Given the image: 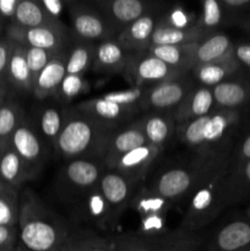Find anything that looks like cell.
Listing matches in <instances>:
<instances>
[{
  "instance_id": "obj_17",
  "label": "cell",
  "mask_w": 250,
  "mask_h": 251,
  "mask_svg": "<svg viewBox=\"0 0 250 251\" xmlns=\"http://www.w3.org/2000/svg\"><path fill=\"white\" fill-rule=\"evenodd\" d=\"M146 144V137L140 127L139 122L132 123L122 129L114 130L108 139L102 158L105 169L108 171L113 169L114 164L123 154Z\"/></svg>"
},
{
  "instance_id": "obj_45",
  "label": "cell",
  "mask_w": 250,
  "mask_h": 251,
  "mask_svg": "<svg viewBox=\"0 0 250 251\" xmlns=\"http://www.w3.org/2000/svg\"><path fill=\"white\" fill-rule=\"evenodd\" d=\"M19 245V228L0 226V251H16Z\"/></svg>"
},
{
  "instance_id": "obj_24",
  "label": "cell",
  "mask_w": 250,
  "mask_h": 251,
  "mask_svg": "<svg viewBox=\"0 0 250 251\" xmlns=\"http://www.w3.org/2000/svg\"><path fill=\"white\" fill-rule=\"evenodd\" d=\"M147 144L156 147L159 151L166 147V145L173 137L176 125L172 114L169 113L153 112L137 120Z\"/></svg>"
},
{
  "instance_id": "obj_12",
  "label": "cell",
  "mask_w": 250,
  "mask_h": 251,
  "mask_svg": "<svg viewBox=\"0 0 250 251\" xmlns=\"http://www.w3.org/2000/svg\"><path fill=\"white\" fill-rule=\"evenodd\" d=\"M194 88L193 81L185 75L151 86L147 90L145 108L156 112H173Z\"/></svg>"
},
{
  "instance_id": "obj_32",
  "label": "cell",
  "mask_w": 250,
  "mask_h": 251,
  "mask_svg": "<svg viewBox=\"0 0 250 251\" xmlns=\"http://www.w3.org/2000/svg\"><path fill=\"white\" fill-rule=\"evenodd\" d=\"M195 44H183V46H150L149 53L156 56L163 63L168 64L183 73H188L194 68L193 54Z\"/></svg>"
},
{
  "instance_id": "obj_25",
  "label": "cell",
  "mask_w": 250,
  "mask_h": 251,
  "mask_svg": "<svg viewBox=\"0 0 250 251\" xmlns=\"http://www.w3.org/2000/svg\"><path fill=\"white\" fill-rule=\"evenodd\" d=\"M66 51L61 50L48 63L37 77L33 86V95L37 100H46L56 96L59 87L66 76Z\"/></svg>"
},
{
  "instance_id": "obj_11",
  "label": "cell",
  "mask_w": 250,
  "mask_h": 251,
  "mask_svg": "<svg viewBox=\"0 0 250 251\" xmlns=\"http://www.w3.org/2000/svg\"><path fill=\"white\" fill-rule=\"evenodd\" d=\"M98 189L109 206L113 225L115 227L123 213L130 207L132 196L136 193V184L131 183L118 172L107 169L100 176Z\"/></svg>"
},
{
  "instance_id": "obj_52",
  "label": "cell",
  "mask_w": 250,
  "mask_h": 251,
  "mask_svg": "<svg viewBox=\"0 0 250 251\" xmlns=\"http://www.w3.org/2000/svg\"><path fill=\"white\" fill-rule=\"evenodd\" d=\"M240 25H242V27L245 29V31L250 33V15L245 16L244 19H242V24Z\"/></svg>"
},
{
  "instance_id": "obj_40",
  "label": "cell",
  "mask_w": 250,
  "mask_h": 251,
  "mask_svg": "<svg viewBox=\"0 0 250 251\" xmlns=\"http://www.w3.org/2000/svg\"><path fill=\"white\" fill-rule=\"evenodd\" d=\"M227 19H229V17H228L221 1L205 0V1L201 2V14L198 17L196 25L203 31L212 33V31H215V28L225 24Z\"/></svg>"
},
{
  "instance_id": "obj_56",
  "label": "cell",
  "mask_w": 250,
  "mask_h": 251,
  "mask_svg": "<svg viewBox=\"0 0 250 251\" xmlns=\"http://www.w3.org/2000/svg\"><path fill=\"white\" fill-rule=\"evenodd\" d=\"M238 251H250V248L249 249H243V250H238Z\"/></svg>"
},
{
  "instance_id": "obj_30",
  "label": "cell",
  "mask_w": 250,
  "mask_h": 251,
  "mask_svg": "<svg viewBox=\"0 0 250 251\" xmlns=\"http://www.w3.org/2000/svg\"><path fill=\"white\" fill-rule=\"evenodd\" d=\"M6 81L21 92H33V78L27 64L25 47L14 43L9 65L6 71Z\"/></svg>"
},
{
  "instance_id": "obj_47",
  "label": "cell",
  "mask_w": 250,
  "mask_h": 251,
  "mask_svg": "<svg viewBox=\"0 0 250 251\" xmlns=\"http://www.w3.org/2000/svg\"><path fill=\"white\" fill-rule=\"evenodd\" d=\"M12 46L14 43L9 41L6 37L4 39H0V85H5L6 82V71L12 51Z\"/></svg>"
},
{
  "instance_id": "obj_22",
  "label": "cell",
  "mask_w": 250,
  "mask_h": 251,
  "mask_svg": "<svg viewBox=\"0 0 250 251\" xmlns=\"http://www.w3.org/2000/svg\"><path fill=\"white\" fill-rule=\"evenodd\" d=\"M234 56V43L225 33H211L195 44L194 66L227 60Z\"/></svg>"
},
{
  "instance_id": "obj_3",
  "label": "cell",
  "mask_w": 250,
  "mask_h": 251,
  "mask_svg": "<svg viewBox=\"0 0 250 251\" xmlns=\"http://www.w3.org/2000/svg\"><path fill=\"white\" fill-rule=\"evenodd\" d=\"M112 132L76 108H71L64 110V124L54 149L66 162L81 158L102 161Z\"/></svg>"
},
{
  "instance_id": "obj_19",
  "label": "cell",
  "mask_w": 250,
  "mask_h": 251,
  "mask_svg": "<svg viewBox=\"0 0 250 251\" xmlns=\"http://www.w3.org/2000/svg\"><path fill=\"white\" fill-rule=\"evenodd\" d=\"M217 108L213 100L212 90L200 86V87L193 88L186 95L183 102L172 112V118L175 125H180L211 114Z\"/></svg>"
},
{
  "instance_id": "obj_5",
  "label": "cell",
  "mask_w": 250,
  "mask_h": 251,
  "mask_svg": "<svg viewBox=\"0 0 250 251\" xmlns=\"http://www.w3.org/2000/svg\"><path fill=\"white\" fill-rule=\"evenodd\" d=\"M228 153L216 156H198L189 164L174 166L162 171L150 188L168 201L172 206L188 201L199 181L212 169L218 162L227 158Z\"/></svg>"
},
{
  "instance_id": "obj_16",
  "label": "cell",
  "mask_w": 250,
  "mask_h": 251,
  "mask_svg": "<svg viewBox=\"0 0 250 251\" xmlns=\"http://www.w3.org/2000/svg\"><path fill=\"white\" fill-rule=\"evenodd\" d=\"M161 17L153 11L144 15L117 34V41L130 54L137 55L149 50L154 28Z\"/></svg>"
},
{
  "instance_id": "obj_7",
  "label": "cell",
  "mask_w": 250,
  "mask_h": 251,
  "mask_svg": "<svg viewBox=\"0 0 250 251\" xmlns=\"http://www.w3.org/2000/svg\"><path fill=\"white\" fill-rule=\"evenodd\" d=\"M107 171L100 159L81 158L66 162L59 174V189L74 206L93 188Z\"/></svg>"
},
{
  "instance_id": "obj_55",
  "label": "cell",
  "mask_w": 250,
  "mask_h": 251,
  "mask_svg": "<svg viewBox=\"0 0 250 251\" xmlns=\"http://www.w3.org/2000/svg\"><path fill=\"white\" fill-rule=\"evenodd\" d=\"M247 220L250 221V205H249V207H248V210H247Z\"/></svg>"
},
{
  "instance_id": "obj_26",
  "label": "cell",
  "mask_w": 250,
  "mask_h": 251,
  "mask_svg": "<svg viewBox=\"0 0 250 251\" xmlns=\"http://www.w3.org/2000/svg\"><path fill=\"white\" fill-rule=\"evenodd\" d=\"M211 90L217 109L238 110L250 100V82L248 81L229 78Z\"/></svg>"
},
{
  "instance_id": "obj_21",
  "label": "cell",
  "mask_w": 250,
  "mask_h": 251,
  "mask_svg": "<svg viewBox=\"0 0 250 251\" xmlns=\"http://www.w3.org/2000/svg\"><path fill=\"white\" fill-rule=\"evenodd\" d=\"M250 248V221L235 220L221 228L207 251H238Z\"/></svg>"
},
{
  "instance_id": "obj_39",
  "label": "cell",
  "mask_w": 250,
  "mask_h": 251,
  "mask_svg": "<svg viewBox=\"0 0 250 251\" xmlns=\"http://www.w3.org/2000/svg\"><path fill=\"white\" fill-rule=\"evenodd\" d=\"M64 124V112L55 107H44L38 115V129L47 142L55 146Z\"/></svg>"
},
{
  "instance_id": "obj_29",
  "label": "cell",
  "mask_w": 250,
  "mask_h": 251,
  "mask_svg": "<svg viewBox=\"0 0 250 251\" xmlns=\"http://www.w3.org/2000/svg\"><path fill=\"white\" fill-rule=\"evenodd\" d=\"M31 179H33V176L11 146L0 150V180L2 183L19 189Z\"/></svg>"
},
{
  "instance_id": "obj_8",
  "label": "cell",
  "mask_w": 250,
  "mask_h": 251,
  "mask_svg": "<svg viewBox=\"0 0 250 251\" xmlns=\"http://www.w3.org/2000/svg\"><path fill=\"white\" fill-rule=\"evenodd\" d=\"M73 32L87 43H100L115 38L117 31L108 20L92 5L83 2H68ZM118 34V33H117Z\"/></svg>"
},
{
  "instance_id": "obj_57",
  "label": "cell",
  "mask_w": 250,
  "mask_h": 251,
  "mask_svg": "<svg viewBox=\"0 0 250 251\" xmlns=\"http://www.w3.org/2000/svg\"><path fill=\"white\" fill-rule=\"evenodd\" d=\"M1 184H2V181H1V180H0V186H1Z\"/></svg>"
},
{
  "instance_id": "obj_37",
  "label": "cell",
  "mask_w": 250,
  "mask_h": 251,
  "mask_svg": "<svg viewBox=\"0 0 250 251\" xmlns=\"http://www.w3.org/2000/svg\"><path fill=\"white\" fill-rule=\"evenodd\" d=\"M58 251H115L112 242L90 232H70Z\"/></svg>"
},
{
  "instance_id": "obj_54",
  "label": "cell",
  "mask_w": 250,
  "mask_h": 251,
  "mask_svg": "<svg viewBox=\"0 0 250 251\" xmlns=\"http://www.w3.org/2000/svg\"><path fill=\"white\" fill-rule=\"evenodd\" d=\"M16 251H29V250H27V249H25L24 247H21V245H17V249H16Z\"/></svg>"
},
{
  "instance_id": "obj_44",
  "label": "cell",
  "mask_w": 250,
  "mask_h": 251,
  "mask_svg": "<svg viewBox=\"0 0 250 251\" xmlns=\"http://www.w3.org/2000/svg\"><path fill=\"white\" fill-rule=\"evenodd\" d=\"M161 19L169 26L179 29L190 28V27L195 26L196 21H198V16L195 14L188 11L185 7L179 6V5L172 7Z\"/></svg>"
},
{
  "instance_id": "obj_4",
  "label": "cell",
  "mask_w": 250,
  "mask_h": 251,
  "mask_svg": "<svg viewBox=\"0 0 250 251\" xmlns=\"http://www.w3.org/2000/svg\"><path fill=\"white\" fill-rule=\"evenodd\" d=\"M238 110L216 109L199 119L176 125L179 140L198 153V156H216L227 153L225 145L239 123Z\"/></svg>"
},
{
  "instance_id": "obj_33",
  "label": "cell",
  "mask_w": 250,
  "mask_h": 251,
  "mask_svg": "<svg viewBox=\"0 0 250 251\" xmlns=\"http://www.w3.org/2000/svg\"><path fill=\"white\" fill-rule=\"evenodd\" d=\"M10 24L24 27V28H33V27L41 26H64V25L54 22L46 14L38 0H20L14 19Z\"/></svg>"
},
{
  "instance_id": "obj_20",
  "label": "cell",
  "mask_w": 250,
  "mask_h": 251,
  "mask_svg": "<svg viewBox=\"0 0 250 251\" xmlns=\"http://www.w3.org/2000/svg\"><path fill=\"white\" fill-rule=\"evenodd\" d=\"M76 216L100 229L108 230L114 228L109 206L98 186L88 191L75 206Z\"/></svg>"
},
{
  "instance_id": "obj_2",
  "label": "cell",
  "mask_w": 250,
  "mask_h": 251,
  "mask_svg": "<svg viewBox=\"0 0 250 251\" xmlns=\"http://www.w3.org/2000/svg\"><path fill=\"white\" fill-rule=\"evenodd\" d=\"M230 157L218 162L205 174L188 199L185 213L179 229L184 232H201L210 225L223 208L228 207L227 179Z\"/></svg>"
},
{
  "instance_id": "obj_49",
  "label": "cell",
  "mask_w": 250,
  "mask_h": 251,
  "mask_svg": "<svg viewBox=\"0 0 250 251\" xmlns=\"http://www.w3.org/2000/svg\"><path fill=\"white\" fill-rule=\"evenodd\" d=\"M234 58L240 66H245L250 70V43L240 42L234 44Z\"/></svg>"
},
{
  "instance_id": "obj_18",
  "label": "cell",
  "mask_w": 250,
  "mask_h": 251,
  "mask_svg": "<svg viewBox=\"0 0 250 251\" xmlns=\"http://www.w3.org/2000/svg\"><path fill=\"white\" fill-rule=\"evenodd\" d=\"M159 153L161 151L158 149L146 144L123 154L110 171L118 172L137 185L145 178Z\"/></svg>"
},
{
  "instance_id": "obj_15",
  "label": "cell",
  "mask_w": 250,
  "mask_h": 251,
  "mask_svg": "<svg viewBox=\"0 0 250 251\" xmlns=\"http://www.w3.org/2000/svg\"><path fill=\"white\" fill-rule=\"evenodd\" d=\"M75 108L78 112L83 113L93 122L110 131L117 130L119 125L126 122L132 114L136 113L135 109L109 102V100H104L102 96L82 100Z\"/></svg>"
},
{
  "instance_id": "obj_10",
  "label": "cell",
  "mask_w": 250,
  "mask_h": 251,
  "mask_svg": "<svg viewBox=\"0 0 250 251\" xmlns=\"http://www.w3.org/2000/svg\"><path fill=\"white\" fill-rule=\"evenodd\" d=\"M126 73H129L134 80V86H140V87H146V85L150 83L157 85L186 75L183 71L172 68L156 56L151 55L149 51L131 55Z\"/></svg>"
},
{
  "instance_id": "obj_27",
  "label": "cell",
  "mask_w": 250,
  "mask_h": 251,
  "mask_svg": "<svg viewBox=\"0 0 250 251\" xmlns=\"http://www.w3.org/2000/svg\"><path fill=\"white\" fill-rule=\"evenodd\" d=\"M208 32L195 25L186 29L174 28L159 20L151 38V46H183L202 41L208 36Z\"/></svg>"
},
{
  "instance_id": "obj_43",
  "label": "cell",
  "mask_w": 250,
  "mask_h": 251,
  "mask_svg": "<svg viewBox=\"0 0 250 251\" xmlns=\"http://www.w3.org/2000/svg\"><path fill=\"white\" fill-rule=\"evenodd\" d=\"M25 53H26L27 64H28L29 71H31L32 78H33V86L36 82L37 77L39 74L42 73L44 68L48 65L49 61L54 58L60 51H50L46 50V49L39 48H29V47H25Z\"/></svg>"
},
{
  "instance_id": "obj_35",
  "label": "cell",
  "mask_w": 250,
  "mask_h": 251,
  "mask_svg": "<svg viewBox=\"0 0 250 251\" xmlns=\"http://www.w3.org/2000/svg\"><path fill=\"white\" fill-rule=\"evenodd\" d=\"M24 119V110L19 103L9 100L0 107V150L10 146L12 135Z\"/></svg>"
},
{
  "instance_id": "obj_50",
  "label": "cell",
  "mask_w": 250,
  "mask_h": 251,
  "mask_svg": "<svg viewBox=\"0 0 250 251\" xmlns=\"http://www.w3.org/2000/svg\"><path fill=\"white\" fill-rule=\"evenodd\" d=\"M247 161H250V134H248L242 141V144H240L239 149L237 151V156H235L234 164H239Z\"/></svg>"
},
{
  "instance_id": "obj_9",
  "label": "cell",
  "mask_w": 250,
  "mask_h": 251,
  "mask_svg": "<svg viewBox=\"0 0 250 251\" xmlns=\"http://www.w3.org/2000/svg\"><path fill=\"white\" fill-rule=\"evenodd\" d=\"M6 38L12 43L29 48L46 49L50 51L64 50L66 41L64 26H41L33 28H24L9 24L6 27Z\"/></svg>"
},
{
  "instance_id": "obj_34",
  "label": "cell",
  "mask_w": 250,
  "mask_h": 251,
  "mask_svg": "<svg viewBox=\"0 0 250 251\" xmlns=\"http://www.w3.org/2000/svg\"><path fill=\"white\" fill-rule=\"evenodd\" d=\"M250 195V161L232 164L227 179L228 206L237 203Z\"/></svg>"
},
{
  "instance_id": "obj_14",
  "label": "cell",
  "mask_w": 250,
  "mask_h": 251,
  "mask_svg": "<svg viewBox=\"0 0 250 251\" xmlns=\"http://www.w3.org/2000/svg\"><path fill=\"white\" fill-rule=\"evenodd\" d=\"M152 5V2L144 0H100L93 2V6L108 20L118 33L141 16L153 11L151 10Z\"/></svg>"
},
{
  "instance_id": "obj_28",
  "label": "cell",
  "mask_w": 250,
  "mask_h": 251,
  "mask_svg": "<svg viewBox=\"0 0 250 251\" xmlns=\"http://www.w3.org/2000/svg\"><path fill=\"white\" fill-rule=\"evenodd\" d=\"M240 68L242 66L233 56L227 60L196 65L191 69V71L195 80L200 82L203 87L212 88L218 83L229 80L233 76L237 75Z\"/></svg>"
},
{
  "instance_id": "obj_46",
  "label": "cell",
  "mask_w": 250,
  "mask_h": 251,
  "mask_svg": "<svg viewBox=\"0 0 250 251\" xmlns=\"http://www.w3.org/2000/svg\"><path fill=\"white\" fill-rule=\"evenodd\" d=\"M228 17H242L250 15V0H221Z\"/></svg>"
},
{
  "instance_id": "obj_6",
  "label": "cell",
  "mask_w": 250,
  "mask_h": 251,
  "mask_svg": "<svg viewBox=\"0 0 250 251\" xmlns=\"http://www.w3.org/2000/svg\"><path fill=\"white\" fill-rule=\"evenodd\" d=\"M201 232H184L176 228L161 237H144L124 233L112 240L115 251H196L202 244Z\"/></svg>"
},
{
  "instance_id": "obj_59",
  "label": "cell",
  "mask_w": 250,
  "mask_h": 251,
  "mask_svg": "<svg viewBox=\"0 0 250 251\" xmlns=\"http://www.w3.org/2000/svg\"><path fill=\"white\" fill-rule=\"evenodd\" d=\"M0 20H1V19H0Z\"/></svg>"
},
{
  "instance_id": "obj_13",
  "label": "cell",
  "mask_w": 250,
  "mask_h": 251,
  "mask_svg": "<svg viewBox=\"0 0 250 251\" xmlns=\"http://www.w3.org/2000/svg\"><path fill=\"white\" fill-rule=\"evenodd\" d=\"M10 146L26 164L31 176L36 178L44 163V149L39 135L26 119L14 132Z\"/></svg>"
},
{
  "instance_id": "obj_38",
  "label": "cell",
  "mask_w": 250,
  "mask_h": 251,
  "mask_svg": "<svg viewBox=\"0 0 250 251\" xmlns=\"http://www.w3.org/2000/svg\"><path fill=\"white\" fill-rule=\"evenodd\" d=\"M20 196L17 189L2 183L0 186V226L15 227L19 223Z\"/></svg>"
},
{
  "instance_id": "obj_42",
  "label": "cell",
  "mask_w": 250,
  "mask_h": 251,
  "mask_svg": "<svg viewBox=\"0 0 250 251\" xmlns=\"http://www.w3.org/2000/svg\"><path fill=\"white\" fill-rule=\"evenodd\" d=\"M88 88L86 78L81 75H66L59 87L56 97L63 103H69L85 93Z\"/></svg>"
},
{
  "instance_id": "obj_1",
  "label": "cell",
  "mask_w": 250,
  "mask_h": 251,
  "mask_svg": "<svg viewBox=\"0 0 250 251\" xmlns=\"http://www.w3.org/2000/svg\"><path fill=\"white\" fill-rule=\"evenodd\" d=\"M19 244L29 251H58L70 230L31 190L20 196Z\"/></svg>"
},
{
  "instance_id": "obj_51",
  "label": "cell",
  "mask_w": 250,
  "mask_h": 251,
  "mask_svg": "<svg viewBox=\"0 0 250 251\" xmlns=\"http://www.w3.org/2000/svg\"><path fill=\"white\" fill-rule=\"evenodd\" d=\"M6 87L5 86H0V107L6 102Z\"/></svg>"
},
{
  "instance_id": "obj_53",
  "label": "cell",
  "mask_w": 250,
  "mask_h": 251,
  "mask_svg": "<svg viewBox=\"0 0 250 251\" xmlns=\"http://www.w3.org/2000/svg\"><path fill=\"white\" fill-rule=\"evenodd\" d=\"M6 27L5 26V21H2V20H0V36H1V33L4 31H6Z\"/></svg>"
},
{
  "instance_id": "obj_41",
  "label": "cell",
  "mask_w": 250,
  "mask_h": 251,
  "mask_svg": "<svg viewBox=\"0 0 250 251\" xmlns=\"http://www.w3.org/2000/svg\"><path fill=\"white\" fill-rule=\"evenodd\" d=\"M147 90H149L147 87L132 86L131 88H127V90L104 93V95H102V97L109 102L123 105V107L131 108L137 112L145 107Z\"/></svg>"
},
{
  "instance_id": "obj_31",
  "label": "cell",
  "mask_w": 250,
  "mask_h": 251,
  "mask_svg": "<svg viewBox=\"0 0 250 251\" xmlns=\"http://www.w3.org/2000/svg\"><path fill=\"white\" fill-rule=\"evenodd\" d=\"M130 207L137 213L140 220H144V218L161 217V216L168 217L169 210L173 206L158 194L154 193L151 188H140L132 196Z\"/></svg>"
},
{
  "instance_id": "obj_36",
  "label": "cell",
  "mask_w": 250,
  "mask_h": 251,
  "mask_svg": "<svg viewBox=\"0 0 250 251\" xmlns=\"http://www.w3.org/2000/svg\"><path fill=\"white\" fill-rule=\"evenodd\" d=\"M96 46L87 42H80L75 44L69 51H66V75H81L91 68L95 60Z\"/></svg>"
},
{
  "instance_id": "obj_58",
  "label": "cell",
  "mask_w": 250,
  "mask_h": 251,
  "mask_svg": "<svg viewBox=\"0 0 250 251\" xmlns=\"http://www.w3.org/2000/svg\"><path fill=\"white\" fill-rule=\"evenodd\" d=\"M0 86H5V85H0Z\"/></svg>"
},
{
  "instance_id": "obj_48",
  "label": "cell",
  "mask_w": 250,
  "mask_h": 251,
  "mask_svg": "<svg viewBox=\"0 0 250 251\" xmlns=\"http://www.w3.org/2000/svg\"><path fill=\"white\" fill-rule=\"evenodd\" d=\"M41 6L43 7V10L46 11V14L53 20L54 22L59 25H63L61 24V15H63L64 9L68 4L61 0H38Z\"/></svg>"
},
{
  "instance_id": "obj_23",
  "label": "cell",
  "mask_w": 250,
  "mask_h": 251,
  "mask_svg": "<svg viewBox=\"0 0 250 251\" xmlns=\"http://www.w3.org/2000/svg\"><path fill=\"white\" fill-rule=\"evenodd\" d=\"M131 55L117 41V37L97 43L93 66L100 73L117 74L126 71Z\"/></svg>"
}]
</instances>
